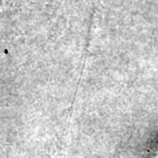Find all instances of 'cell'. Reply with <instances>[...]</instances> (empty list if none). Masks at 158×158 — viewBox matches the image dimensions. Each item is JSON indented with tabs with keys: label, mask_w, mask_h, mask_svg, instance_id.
I'll use <instances>...</instances> for the list:
<instances>
[{
	"label": "cell",
	"mask_w": 158,
	"mask_h": 158,
	"mask_svg": "<svg viewBox=\"0 0 158 158\" xmlns=\"http://www.w3.org/2000/svg\"><path fill=\"white\" fill-rule=\"evenodd\" d=\"M13 5V0H0V12L5 11Z\"/></svg>",
	"instance_id": "cell-1"
}]
</instances>
